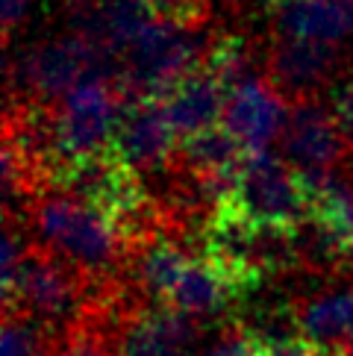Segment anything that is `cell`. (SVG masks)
I'll return each mask as SVG.
<instances>
[{
    "instance_id": "1",
    "label": "cell",
    "mask_w": 353,
    "mask_h": 356,
    "mask_svg": "<svg viewBox=\"0 0 353 356\" xmlns=\"http://www.w3.org/2000/svg\"><path fill=\"white\" fill-rule=\"evenodd\" d=\"M24 221L33 227L35 245L71 262L97 286L115 283L118 265L133 257L130 238L104 212L62 188H44L24 212Z\"/></svg>"
},
{
    "instance_id": "2",
    "label": "cell",
    "mask_w": 353,
    "mask_h": 356,
    "mask_svg": "<svg viewBox=\"0 0 353 356\" xmlns=\"http://www.w3.org/2000/svg\"><path fill=\"white\" fill-rule=\"evenodd\" d=\"M92 77H115V59L106 56L80 33L56 35L6 62V104H30L54 109L80 83Z\"/></svg>"
},
{
    "instance_id": "3",
    "label": "cell",
    "mask_w": 353,
    "mask_h": 356,
    "mask_svg": "<svg viewBox=\"0 0 353 356\" xmlns=\"http://www.w3.org/2000/svg\"><path fill=\"white\" fill-rule=\"evenodd\" d=\"M212 39L204 24L154 18L118 59V86L127 100H162L204 65Z\"/></svg>"
},
{
    "instance_id": "4",
    "label": "cell",
    "mask_w": 353,
    "mask_h": 356,
    "mask_svg": "<svg viewBox=\"0 0 353 356\" xmlns=\"http://www.w3.org/2000/svg\"><path fill=\"white\" fill-rule=\"evenodd\" d=\"M104 289H95V283L83 271H77L71 262L50 253L47 248L30 245L15 283L9 291H3V312L24 315L44 330L65 333L88 312Z\"/></svg>"
},
{
    "instance_id": "5",
    "label": "cell",
    "mask_w": 353,
    "mask_h": 356,
    "mask_svg": "<svg viewBox=\"0 0 353 356\" xmlns=\"http://www.w3.org/2000/svg\"><path fill=\"white\" fill-rule=\"evenodd\" d=\"M124 104L127 97L115 77H92L50 109V186L74 165L112 154Z\"/></svg>"
},
{
    "instance_id": "6",
    "label": "cell",
    "mask_w": 353,
    "mask_h": 356,
    "mask_svg": "<svg viewBox=\"0 0 353 356\" xmlns=\"http://www.w3.org/2000/svg\"><path fill=\"white\" fill-rule=\"evenodd\" d=\"M215 212L230 215L254 230L280 236H295L309 221L300 174L271 154H247L230 186V195Z\"/></svg>"
},
{
    "instance_id": "7",
    "label": "cell",
    "mask_w": 353,
    "mask_h": 356,
    "mask_svg": "<svg viewBox=\"0 0 353 356\" xmlns=\"http://www.w3.org/2000/svg\"><path fill=\"white\" fill-rule=\"evenodd\" d=\"M176 138L180 136L174 133L159 100H127L118 118L112 150L124 165H130L142 177L174 168L176 147H180Z\"/></svg>"
},
{
    "instance_id": "8",
    "label": "cell",
    "mask_w": 353,
    "mask_h": 356,
    "mask_svg": "<svg viewBox=\"0 0 353 356\" xmlns=\"http://www.w3.org/2000/svg\"><path fill=\"white\" fill-rule=\"evenodd\" d=\"M283 150L288 165L304 174L338 171V165L350 156V145L338 130L333 112L309 97H297V104L288 112Z\"/></svg>"
},
{
    "instance_id": "9",
    "label": "cell",
    "mask_w": 353,
    "mask_h": 356,
    "mask_svg": "<svg viewBox=\"0 0 353 356\" xmlns=\"http://www.w3.org/2000/svg\"><path fill=\"white\" fill-rule=\"evenodd\" d=\"M288 112L292 109H286L283 92L271 80L247 77L230 88L221 124L247 154H268L277 138H283Z\"/></svg>"
},
{
    "instance_id": "10",
    "label": "cell",
    "mask_w": 353,
    "mask_h": 356,
    "mask_svg": "<svg viewBox=\"0 0 353 356\" xmlns=\"http://www.w3.org/2000/svg\"><path fill=\"white\" fill-rule=\"evenodd\" d=\"M197 339V318L165 303L133 307L118 330V356H188Z\"/></svg>"
},
{
    "instance_id": "11",
    "label": "cell",
    "mask_w": 353,
    "mask_h": 356,
    "mask_svg": "<svg viewBox=\"0 0 353 356\" xmlns=\"http://www.w3.org/2000/svg\"><path fill=\"white\" fill-rule=\"evenodd\" d=\"M227 97H230V86L200 65L183 83H176L159 104L165 109V118L171 121L174 133L186 138L218 127V121H224Z\"/></svg>"
},
{
    "instance_id": "12",
    "label": "cell",
    "mask_w": 353,
    "mask_h": 356,
    "mask_svg": "<svg viewBox=\"0 0 353 356\" xmlns=\"http://www.w3.org/2000/svg\"><path fill=\"white\" fill-rule=\"evenodd\" d=\"M300 174L306 192L309 221L336 245V250L353 259V180L342 171H318Z\"/></svg>"
},
{
    "instance_id": "13",
    "label": "cell",
    "mask_w": 353,
    "mask_h": 356,
    "mask_svg": "<svg viewBox=\"0 0 353 356\" xmlns=\"http://www.w3.org/2000/svg\"><path fill=\"white\" fill-rule=\"evenodd\" d=\"M242 295H247L242 283L233 274H227L218 262H212L200 253V257L188 259L176 286L171 289L165 307H174L192 318H209L224 312Z\"/></svg>"
},
{
    "instance_id": "14",
    "label": "cell",
    "mask_w": 353,
    "mask_h": 356,
    "mask_svg": "<svg viewBox=\"0 0 353 356\" xmlns=\"http://www.w3.org/2000/svg\"><path fill=\"white\" fill-rule=\"evenodd\" d=\"M336 68V44L304 42V39H280L268 56V80L280 92H292L297 97L312 95Z\"/></svg>"
},
{
    "instance_id": "15",
    "label": "cell",
    "mask_w": 353,
    "mask_h": 356,
    "mask_svg": "<svg viewBox=\"0 0 353 356\" xmlns=\"http://www.w3.org/2000/svg\"><path fill=\"white\" fill-rule=\"evenodd\" d=\"M280 39L338 44L353 30L345 0H268Z\"/></svg>"
},
{
    "instance_id": "16",
    "label": "cell",
    "mask_w": 353,
    "mask_h": 356,
    "mask_svg": "<svg viewBox=\"0 0 353 356\" xmlns=\"http://www.w3.org/2000/svg\"><path fill=\"white\" fill-rule=\"evenodd\" d=\"M295 324L300 336L315 341L324 350H345L353 336V289L321 291L295 309Z\"/></svg>"
},
{
    "instance_id": "17",
    "label": "cell",
    "mask_w": 353,
    "mask_h": 356,
    "mask_svg": "<svg viewBox=\"0 0 353 356\" xmlns=\"http://www.w3.org/2000/svg\"><path fill=\"white\" fill-rule=\"evenodd\" d=\"M247 44L238 35H218L212 39L206 56H204V68H209L215 77H221L227 86H238L247 80Z\"/></svg>"
},
{
    "instance_id": "18",
    "label": "cell",
    "mask_w": 353,
    "mask_h": 356,
    "mask_svg": "<svg viewBox=\"0 0 353 356\" xmlns=\"http://www.w3.org/2000/svg\"><path fill=\"white\" fill-rule=\"evenodd\" d=\"M47 330L15 312H3V356H50Z\"/></svg>"
},
{
    "instance_id": "19",
    "label": "cell",
    "mask_w": 353,
    "mask_h": 356,
    "mask_svg": "<svg viewBox=\"0 0 353 356\" xmlns=\"http://www.w3.org/2000/svg\"><path fill=\"white\" fill-rule=\"evenodd\" d=\"M204 356H268V353H265V339L256 333V330L227 327L206 348Z\"/></svg>"
},
{
    "instance_id": "20",
    "label": "cell",
    "mask_w": 353,
    "mask_h": 356,
    "mask_svg": "<svg viewBox=\"0 0 353 356\" xmlns=\"http://www.w3.org/2000/svg\"><path fill=\"white\" fill-rule=\"evenodd\" d=\"M156 18L183 21V24H204L206 3L204 0H142Z\"/></svg>"
},
{
    "instance_id": "21",
    "label": "cell",
    "mask_w": 353,
    "mask_h": 356,
    "mask_svg": "<svg viewBox=\"0 0 353 356\" xmlns=\"http://www.w3.org/2000/svg\"><path fill=\"white\" fill-rule=\"evenodd\" d=\"M262 339H265V353L268 356H333L330 350L318 348L315 341L304 336H262Z\"/></svg>"
},
{
    "instance_id": "22",
    "label": "cell",
    "mask_w": 353,
    "mask_h": 356,
    "mask_svg": "<svg viewBox=\"0 0 353 356\" xmlns=\"http://www.w3.org/2000/svg\"><path fill=\"white\" fill-rule=\"evenodd\" d=\"M330 112L353 150V80H345L342 86H336V92L330 97Z\"/></svg>"
},
{
    "instance_id": "23",
    "label": "cell",
    "mask_w": 353,
    "mask_h": 356,
    "mask_svg": "<svg viewBox=\"0 0 353 356\" xmlns=\"http://www.w3.org/2000/svg\"><path fill=\"white\" fill-rule=\"evenodd\" d=\"M0 12H3V33L6 39H12V33L30 18L33 0H0Z\"/></svg>"
},
{
    "instance_id": "24",
    "label": "cell",
    "mask_w": 353,
    "mask_h": 356,
    "mask_svg": "<svg viewBox=\"0 0 353 356\" xmlns=\"http://www.w3.org/2000/svg\"><path fill=\"white\" fill-rule=\"evenodd\" d=\"M333 356H353V350H336Z\"/></svg>"
},
{
    "instance_id": "25",
    "label": "cell",
    "mask_w": 353,
    "mask_h": 356,
    "mask_svg": "<svg viewBox=\"0 0 353 356\" xmlns=\"http://www.w3.org/2000/svg\"><path fill=\"white\" fill-rule=\"evenodd\" d=\"M347 3V12H350V21H353V0H345Z\"/></svg>"
},
{
    "instance_id": "26",
    "label": "cell",
    "mask_w": 353,
    "mask_h": 356,
    "mask_svg": "<svg viewBox=\"0 0 353 356\" xmlns=\"http://www.w3.org/2000/svg\"><path fill=\"white\" fill-rule=\"evenodd\" d=\"M345 350H353V336H350V341H347V348Z\"/></svg>"
}]
</instances>
